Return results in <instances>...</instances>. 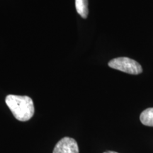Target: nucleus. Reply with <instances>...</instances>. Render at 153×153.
<instances>
[{"instance_id": "nucleus-1", "label": "nucleus", "mask_w": 153, "mask_h": 153, "mask_svg": "<svg viewBox=\"0 0 153 153\" xmlns=\"http://www.w3.org/2000/svg\"><path fill=\"white\" fill-rule=\"evenodd\" d=\"M5 102L15 118L20 121H27L34 114L33 101L28 96L9 94L7 96Z\"/></svg>"}, {"instance_id": "nucleus-2", "label": "nucleus", "mask_w": 153, "mask_h": 153, "mask_svg": "<svg viewBox=\"0 0 153 153\" xmlns=\"http://www.w3.org/2000/svg\"><path fill=\"white\" fill-rule=\"evenodd\" d=\"M108 66L128 74H138L143 72V68L140 65L129 57H120L113 59L108 62Z\"/></svg>"}, {"instance_id": "nucleus-3", "label": "nucleus", "mask_w": 153, "mask_h": 153, "mask_svg": "<svg viewBox=\"0 0 153 153\" xmlns=\"http://www.w3.org/2000/svg\"><path fill=\"white\" fill-rule=\"evenodd\" d=\"M53 153H79L77 143L72 137H63L55 145Z\"/></svg>"}, {"instance_id": "nucleus-4", "label": "nucleus", "mask_w": 153, "mask_h": 153, "mask_svg": "<svg viewBox=\"0 0 153 153\" xmlns=\"http://www.w3.org/2000/svg\"><path fill=\"white\" fill-rule=\"evenodd\" d=\"M140 120L143 125L153 127V108H149L141 113Z\"/></svg>"}, {"instance_id": "nucleus-5", "label": "nucleus", "mask_w": 153, "mask_h": 153, "mask_svg": "<svg viewBox=\"0 0 153 153\" xmlns=\"http://www.w3.org/2000/svg\"><path fill=\"white\" fill-rule=\"evenodd\" d=\"M75 7L78 14L83 19H87L89 14L88 0H75Z\"/></svg>"}, {"instance_id": "nucleus-6", "label": "nucleus", "mask_w": 153, "mask_h": 153, "mask_svg": "<svg viewBox=\"0 0 153 153\" xmlns=\"http://www.w3.org/2000/svg\"><path fill=\"white\" fill-rule=\"evenodd\" d=\"M104 153H118V152H114V151H106V152H105Z\"/></svg>"}]
</instances>
